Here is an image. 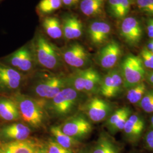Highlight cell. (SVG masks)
Segmentation results:
<instances>
[{
  "instance_id": "26",
  "label": "cell",
  "mask_w": 153,
  "mask_h": 153,
  "mask_svg": "<svg viewBox=\"0 0 153 153\" xmlns=\"http://www.w3.org/2000/svg\"><path fill=\"white\" fill-rule=\"evenodd\" d=\"M146 91V85L141 82L136 86L128 89L126 98L130 103L132 104H137L141 102Z\"/></svg>"
},
{
  "instance_id": "32",
  "label": "cell",
  "mask_w": 153,
  "mask_h": 153,
  "mask_svg": "<svg viewBox=\"0 0 153 153\" xmlns=\"http://www.w3.org/2000/svg\"><path fill=\"white\" fill-rule=\"evenodd\" d=\"M130 114H131V111L127 112L126 114L123 115L120 119L116 122L115 126H114L111 129H110L111 131L112 132H116L121 130H123L124 127L126 125V122L128 120Z\"/></svg>"
},
{
  "instance_id": "18",
  "label": "cell",
  "mask_w": 153,
  "mask_h": 153,
  "mask_svg": "<svg viewBox=\"0 0 153 153\" xmlns=\"http://www.w3.org/2000/svg\"><path fill=\"white\" fill-rule=\"evenodd\" d=\"M50 133L56 142L63 148L76 153L81 145L80 141L69 136L61 131L59 126H53L50 128Z\"/></svg>"
},
{
  "instance_id": "31",
  "label": "cell",
  "mask_w": 153,
  "mask_h": 153,
  "mask_svg": "<svg viewBox=\"0 0 153 153\" xmlns=\"http://www.w3.org/2000/svg\"><path fill=\"white\" fill-rule=\"evenodd\" d=\"M153 104V90L146 91L143 95L140 105L143 111Z\"/></svg>"
},
{
  "instance_id": "27",
  "label": "cell",
  "mask_w": 153,
  "mask_h": 153,
  "mask_svg": "<svg viewBox=\"0 0 153 153\" xmlns=\"http://www.w3.org/2000/svg\"><path fill=\"white\" fill-rule=\"evenodd\" d=\"M44 149L46 153H76L62 147L53 139H49L44 143Z\"/></svg>"
},
{
  "instance_id": "44",
  "label": "cell",
  "mask_w": 153,
  "mask_h": 153,
  "mask_svg": "<svg viewBox=\"0 0 153 153\" xmlns=\"http://www.w3.org/2000/svg\"><path fill=\"white\" fill-rule=\"evenodd\" d=\"M151 124H152V126H153V116L151 118Z\"/></svg>"
},
{
  "instance_id": "38",
  "label": "cell",
  "mask_w": 153,
  "mask_h": 153,
  "mask_svg": "<svg viewBox=\"0 0 153 153\" xmlns=\"http://www.w3.org/2000/svg\"><path fill=\"white\" fill-rule=\"evenodd\" d=\"M147 78H148V80L150 83H152L153 85V72L152 71L149 73H148V76H147Z\"/></svg>"
},
{
  "instance_id": "2",
  "label": "cell",
  "mask_w": 153,
  "mask_h": 153,
  "mask_svg": "<svg viewBox=\"0 0 153 153\" xmlns=\"http://www.w3.org/2000/svg\"><path fill=\"white\" fill-rule=\"evenodd\" d=\"M36 64L48 71L58 73L64 63L60 49L51 42L43 34L37 33L31 44Z\"/></svg>"
},
{
  "instance_id": "19",
  "label": "cell",
  "mask_w": 153,
  "mask_h": 153,
  "mask_svg": "<svg viewBox=\"0 0 153 153\" xmlns=\"http://www.w3.org/2000/svg\"><path fill=\"white\" fill-rule=\"evenodd\" d=\"M0 117L9 122L18 121L21 119L17 105L11 97H0Z\"/></svg>"
},
{
  "instance_id": "21",
  "label": "cell",
  "mask_w": 153,
  "mask_h": 153,
  "mask_svg": "<svg viewBox=\"0 0 153 153\" xmlns=\"http://www.w3.org/2000/svg\"><path fill=\"white\" fill-rule=\"evenodd\" d=\"M105 0H81L80 10L88 17H96L104 14Z\"/></svg>"
},
{
  "instance_id": "1",
  "label": "cell",
  "mask_w": 153,
  "mask_h": 153,
  "mask_svg": "<svg viewBox=\"0 0 153 153\" xmlns=\"http://www.w3.org/2000/svg\"><path fill=\"white\" fill-rule=\"evenodd\" d=\"M11 98L16 103L21 119L24 123L31 129L44 128L49 117L44 102L18 91L14 93Z\"/></svg>"
},
{
  "instance_id": "43",
  "label": "cell",
  "mask_w": 153,
  "mask_h": 153,
  "mask_svg": "<svg viewBox=\"0 0 153 153\" xmlns=\"http://www.w3.org/2000/svg\"><path fill=\"white\" fill-rule=\"evenodd\" d=\"M88 153V152H86V151H83V150H82V151H80V152H78V153Z\"/></svg>"
},
{
  "instance_id": "24",
  "label": "cell",
  "mask_w": 153,
  "mask_h": 153,
  "mask_svg": "<svg viewBox=\"0 0 153 153\" xmlns=\"http://www.w3.org/2000/svg\"><path fill=\"white\" fill-rule=\"evenodd\" d=\"M99 93L106 98H112L116 96L114 83L109 71L102 78Z\"/></svg>"
},
{
  "instance_id": "4",
  "label": "cell",
  "mask_w": 153,
  "mask_h": 153,
  "mask_svg": "<svg viewBox=\"0 0 153 153\" xmlns=\"http://www.w3.org/2000/svg\"><path fill=\"white\" fill-rule=\"evenodd\" d=\"M81 93L68 86L53 98L45 102V107L49 117L67 119L75 114L81 102Z\"/></svg>"
},
{
  "instance_id": "13",
  "label": "cell",
  "mask_w": 153,
  "mask_h": 153,
  "mask_svg": "<svg viewBox=\"0 0 153 153\" xmlns=\"http://www.w3.org/2000/svg\"><path fill=\"white\" fill-rule=\"evenodd\" d=\"M31 128L22 122L15 121L0 126V142L23 141L30 138Z\"/></svg>"
},
{
  "instance_id": "6",
  "label": "cell",
  "mask_w": 153,
  "mask_h": 153,
  "mask_svg": "<svg viewBox=\"0 0 153 153\" xmlns=\"http://www.w3.org/2000/svg\"><path fill=\"white\" fill-rule=\"evenodd\" d=\"M145 73L141 58L132 54L124 57L121 65V74L125 88L129 89L142 82Z\"/></svg>"
},
{
  "instance_id": "20",
  "label": "cell",
  "mask_w": 153,
  "mask_h": 153,
  "mask_svg": "<svg viewBox=\"0 0 153 153\" xmlns=\"http://www.w3.org/2000/svg\"><path fill=\"white\" fill-rule=\"evenodd\" d=\"M42 26L46 35L50 38L58 40L63 37L62 24L57 17L45 16L43 19Z\"/></svg>"
},
{
  "instance_id": "23",
  "label": "cell",
  "mask_w": 153,
  "mask_h": 153,
  "mask_svg": "<svg viewBox=\"0 0 153 153\" xmlns=\"http://www.w3.org/2000/svg\"><path fill=\"white\" fill-rule=\"evenodd\" d=\"M62 6V0H41L36 9L39 14L46 16L57 11Z\"/></svg>"
},
{
  "instance_id": "36",
  "label": "cell",
  "mask_w": 153,
  "mask_h": 153,
  "mask_svg": "<svg viewBox=\"0 0 153 153\" xmlns=\"http://www.w3.org/2000/svg\"><path fill=\"white\" fill-rule=\"evenodd\" d=\"M146 28L149 37L153 39V19H150L148 20Z\"/></svg>"
},
{
  "instance_id": "28",
  "label": "cell",
  "mask_w": 153,
  "mask_h": 153,
  "mask_svg": "<svg viewBox=\"0 0 153 153\" xmlns=\"http://www.w3.org/2000/svg\"><path fill=\"white\" fill-rule=\"evenodd\" d=\"M132 0H121L114 17L119 19H124L130 11Z\"/></svg>"
},
{
  "instance_id": "33",
  "label": "cell",
  "mask_w": 153,
  "mask_h": 153,
  "mask_svg": "<svg viewBox=\"0 0 153 153\" xmlns=\"http://www.w3.org/2000/svg\"><path fill=\"white\" fill-rule=\"evenodd\" d=\"M141 55L142 56V60L143 65L145 66V67L149 69H153V62L151 60L150 57L146 54L145 48L142 49Z\"/></svg>"
},
{
  "instance_id": "9",
  "label": "cell",
  "mask_w": 153,
  "mask_h": 153,
  "mask_svg": "<svg viewBox=\"0 0 153 153\" xmlns=\"http://www.w3.org/2000/svg\"><path fill=\"white\" fill-rule=\"evenodd\" d=\"M59 126L65 134L78 141L87 137L93 129L91 123L81 114L68 117Z\"/></svg>"
},
{
  "instance_id": "29",
  "label": "cell",
  "mask_w": 153,
  "mask_h": 153,
  "mask_svg": "<svg viewBox=\"0 0 153 153\" xmlns=\"http://www.w3.org/2000/svg\"><path fill=\"white\" fill-rule=\"evenodd\" d=\"M129 111L130 109L128 107H122L115 111V112L109 116L108 120L107 121V126L109 128V129L115 126L116 122L119 120L123 115H124L127 112Z\"/></svg>"
},
{
  "instance_id": "22",
  "label": "cell",
  "mask_w": 153,
  "mask_h": 153,
  "mask_svg": "<svg viewBox=\"0 0 153 153\" xmlns=\"http://www.w3.org/2000/svg\"><path fill=\"white\" fill-rule=\"evenodd\" d=\"M89 153H119V150L110 137L102 134Z\"/></svg>"
},
{
  "instance_id": "15",
  "label": "cell",
  "mask_w": 153,
  "mask_h": 153,
  "mask_svg": "<svg viewBox=\"0 0 153 153\" xmlns=\"http://www.w3.org/2000/svg\"><path fill=\"white\" fill-rule=\"evenodd\" d=\"M121 35L130 45H136L142 38V29L140 22L133 16L125 18L120 27Z\"/></svg>"
},
{
  "instance_id": "46",
  "label": "cell",
  "mask_w": 153,
  "mask_h": 153,
  "mask_svg": "<svg viewBox=\"0 0 153 153\" xmlns=\"http://www.w3.org/2000/svg\"></svg>"
},
{
  "instance_id": "39",
  "label": "cell",
  "mask_w": 153,
  "mask_h": 153,
  "mask_svg": "<svg viewBox=\"0 0 153 153\" xmlns=\"http://www.w3.org/2000/svg\"><path fill=\"white\" fill-rule=\"evenodd\" d=\"M145 52L146 53V54L148 55V56L150 57V59H151V60L153 62V53L150 51H149L146 48H145Z\"/></svg>"
},
{
  "instance_id": "7",
  "label": "cell",
  "mask_w": 153,
  "mask_h": 153,
  "mask_svg": "<svg viewBox=\"0 0 153 153\" xmlns=\"http://www.w3.org/2000/svg\"><path fill=\"white\" fill-rule=\"evenodd\" d=\"M6 64L27 76L32 73L37 64L31 44L25 45L6 57Z\"/></svg>"
},
{
  "instance_id": "3",
  "label": "cell",
  "mask_w": 153,
  "mask_h": 153,
  "mask_svg": "<svg viewBox=\"0 0 153 153\" xmlns=\"http://www.w3.org/2000/svg\"><path fill=\"white\" fill-rule=\"evenodd\" d=\"M69 86L68 75L62 73H42L35 77L30 86V96L44 102L53 98Z\"/></svg>"
},
{
  "instance_id": "42",
  "label": "cell",
  "mask_w": 153,
  "mask_h": 153,
  "mask_svg": "<svg viewBox=\"0 0 153 153\" xmlns=\"http://www.w3.org/2000/svg\"><path fill=\"white\" fill-rule=\"evenodd\" d=\"M38 153H46L45 151V149H44V148H43Z\"/></svg>"
},
{
  "instance_id": "10",
  "label": "cell",
  "mask_w": 153,
  "mask_h": 153,
  "mask_svg": "<svg viewBox=\"0 0 153 153\" xmlns=\"http://www.w3.org/2000/svg\"><path fill=\"white\" fill-rule=\"evenodd\" d=\"M26 76L10 66L0 62V91L18 92L26 82Z\"/></svg>"
},
{
  "instance_id": "12",
  "label": "cell",
  "mask_w": 153,
  "mask_h": 153,
  "mask_svg": "<svg viewBox=\"0 0 153 153\" xmlns=\"http://www.w3.org/2000/svg\"><path fill=\"white\" fill-rule=\"evenodd\" d=\"M44 147L43 142L30 137L23 141L0 142V153H38Z\"/></svg>"
},
{
  "instance_id": "41",
  "label": "cell",
  "mask_w": 153,
  "mask_h": 153,
  "mask_svg": "<svg viewBox=\"0 0 153 153\" xmlns=\"http://www.w3.org/2000/svg\"><path fill=\"white\" fill-rule=\"evenodd\" d=\"M144 111H145L146 112H148V113L153 112V104H152L151 105H150L149 107H148V108L145 109Z\"/></svg>"
},
{
  "instance_id": "40",
  "label": "cell",
  "mask_w": 153,
  "mask_h": 153,
  "mask_svg": "<svg viewBox=\"0 0 153 153\" xmlns=\"http://www.w3.org/2000/svg\"><path fill=\"white\" fill-rule=\"evenodd\" d=\"M146 48L149 50V51H152L153 49V40H152L150 42H149L148 43V44H147V47H146Z\"/></svg>"
},
{
  "instance_id": "30",
  "label": "cell",
  "mask_w": 153,
  "mask_h": 153,
  "mask_svg": "<svg viewBox=\"0 0 153 153\" xmlns=\"http://www.w3.org/2000/svg\"><path fill=\"white\" fill-rule=\"evenodd\" d=\"M136 4L140 10L153 16V0H136Z\"/></svg>"
},
{
  "instance_id": "45",
  "label": "cell",
  "mask_w": 153,
  "mask_h": 153,
  "mask_svg": "<svg viewBox=\"0 0 153 153\" xmlns=\"http://www.w3.org/2000/svg\"><path fill=\"white\" fill-rule=\"evenodd\" d=\"M151 52H152V53H153V49L152 50V51H151Z\"/></svg>"
},
{
  "instance_id": "8",
  "label": "cell",
  "mask_w": 153,
  "mask_h": 153,
  "mask_svg": "<svg viewBox=\"0 0 153 153\" xmlns=\"http://www.w3.org/2000/svg\"><path fill=\"white\" fill-rule=\"evenodd\" d=\"M60 51L64 64L75 70L84 69L90 63L89 53L79 43H71Z\"/></svg>"
},
{
  "instance_id": "17",
  "label": "cell",
  "mask_w": 153,
  "mask_h": 153,
  "mask_svg": "<svg viewBox=\"0 0 153 153\" xmlns=\"http://www.w3.org/2000/svg\"><path fill=\"white\" fill-rule=\"evenodd\" d=\"M62 28L63 38L67 41L76 40L81 37L83 24L81 20L74 15L65 16L62 19Z\"/></svg>"
},
{
  "instance_id": "11",
  "label": "cell",
  "mask_w": 153,
  "mask_h": 153,
  "mask_svg": "<svg viewBox=\"0 0 153 153\" xmlns=\"http://www.w3.org/2000/svg\"><path fill=\"white\" fill-rule=\"evenodd\" d=\"M82 109L90 120L98 123L109 116L112 111V105L103 99L93 97L88 100Z\"/></svg>"
},
{
  "instance_id": "5",
  "label": "cell",
  "mask_w": 153,
  "mask_h": 153,
  "mask_svg": "<svg viewBox=\"0 0 153 153\" xmlns=\"http://www.w3.org/2000/svg\"><path fill=\"white\" fill-rule=\"evenodd\" d=\"M69 86L76 91L88 95L99 92L102 77L93 68L75 70L68 75Z\"/></svg>"
},
{
  "instance_id": "16",
  "label": "cell",
  "mask_w": 153,
  "mask_h": 153,
  "mask_svg": "<svg viewBox=\"0 0 153 153\" xmlns=\"http://www.w3.org/2000/svg\"><path fill=\"white\" fill-rule=\"evenodd\" d=\"M111 33V27L108 23L102 21L91 22L87 30L88 37L94 45L104 44L108 39Z\"/></svg>"
},
{
  "instance_id": "37",
  "label": "cell",
  "mask_w": 153,
  "mask_h": 153,
  "mask_svg": "<svg viewBox=\"0 0 153 153\" xmlns=\"http://www.w3.org/2000/svg\"><path fill=\"white\" fill-rule=\"evenodd\" d=\"M81 0H62V5L68 7H71L76 5Z\"/></svg>"
},
{
  "instance_id": "25",
  "label": "cell",
  "mask_w": 153,
  "mask_h": 153,
  "mask_svg": "<svg viewBox=\"0 0 153 153\" xmlns=\"http://www.w3.org/2000/svg\"><path fill=\"white\" fill-rule=\"evenodd\" d=\"M144 127L145 126H143L137 125L128 118L124 127L123 131L126 137L131 141H136L141 136Z\"/></svg>"
},
{
  "instance_id": "35",
  "label": "cell",
  "mask_w": 153,
  "mask_h": 153,
  "mask_svg": "<svg viewBox=\"0 0 153 153\" xmlns=\"http://www.w3.org/2000/svg\"><path fill=\"white\" fill-rule=\"evenodd\" d=\"M146 145L149 149L153 150V130L149 131L145 137Z\"/></svg>"
},
{
  "instance_id": "14",
  "label": "cell",
  "mask_w": 153,
  "mask_h": 153,
  "mask_svg": "<svg viewBox=\"0 0 153 153\" xmlns=\"http://www.w3.org/2000/svg\"><path fill=\"white\" fill-rule=\"evenodd\" d=\"M121 54L119 44L115 41H111L99 50L97 56L99 65L104 69H112L117 64Z\"/></svg>"
},
{
  "instance_id": "34",
  "label": "cell",
  "mask_w": 153,
  "mask_h": 153,
  "mask_svg": "<svg viewBox=\"0 0 153 153\" xmlns=\"http://www.w3.org/2000/svg\"><path fill=\"white\" fill-rule=\"evenodd\" d=\"M121 0H108V10L109 13L114 16L117 10Z\"/></svg>"
}]
</instances>
